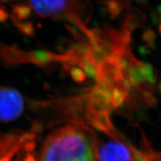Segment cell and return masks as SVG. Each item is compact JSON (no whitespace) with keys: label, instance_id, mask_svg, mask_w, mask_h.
I'll return each instance as SVG.
<instances>
[{"label":"cell","instance_id":"7a4b0ae2","mask_svg":"<svg viewBox=\"0 0 161 161\" xmlns=\"http://www.w3.org/2000/svg\"><path fill=\"white\" fill-rule=\"evenodd\" d=\"M17 3L23 10L42 18H72V0H0V3Z\"/></svg>","mask_w":161,"mask_h":161},{"label":"cell","instance_id":"8992f818","mask_svg":"<svg viewBox=\"0 0 161 161\" xmlns=\"http://www.w3.org/2000/svg\"><path fill=\"white\" fill-rule=\"evenodd\" d=\"M160 89H161V86H160Z\"/></svg>","mask_w":161,"mask_h":161},{"label":"cell","instance_id":"3957f363","mask_svg":"<svg viewBox=\"0 0 161 161\" xmlns=\"http://www.w3.org/2000/svg\"><path fill=\"white\" fill-rule=\"evenodd\" d=\"M23 96L16 89L0 86V121L11 122L17 119L24 110Z\"/></svg>","mask_w":161,"mask_h":161},{"label":"cell","instance_id":"277c9868","mask_svg":"<svg viewBox=\"0 0 161 161\" xmlns=\"http://www.w3.org/2000/svg\"><path fill=\"white\" fill-rule=\"evenodd\" d=\"M101 161H131L130 151L121 142H110L98 150Z\"/></svg>","mask_w":161,"mask_h":161},{"label":"cell","instance_id":"5b68a950","mask_svg":"<svg viewBox=\"0 0 161 161\" xmlns=\"http://www.w3.org/2000/svg\"><path fill=\"white\" fill-rule=\"evenodd\" d=\"M160 34H161V24H160Z\"/></svg>","mask_w":161,"mask_h":161},{"label":"cell","instance_id":"6da1fadb","mask_svg":"<svg viewBox=\"0 0 161 161\" xmlns=\"http://www.w3.org/2000/svg\"><path fill=\"white\" fill-rule=\"evenodd\" d=\"M39 161H95L91 139L78 125L60 127L44 140Z\"/></svg>","mask_w":161,"mask_h":161}]
</instances>
